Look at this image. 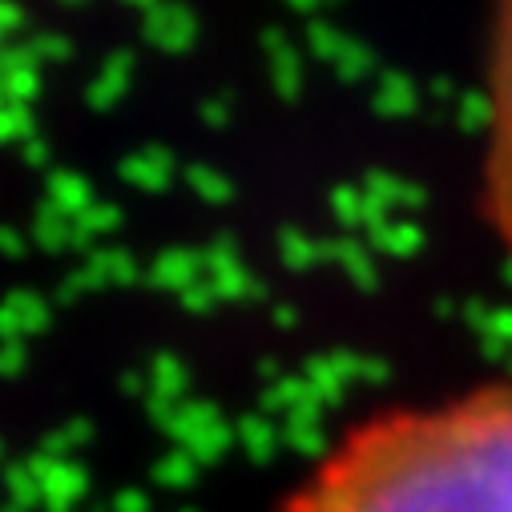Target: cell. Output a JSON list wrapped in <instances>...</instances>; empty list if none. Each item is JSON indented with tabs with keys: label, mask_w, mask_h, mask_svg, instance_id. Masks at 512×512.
<instances>
[{
	"label": "cell",
	"mask_w": 512,
	"mask_h": 512,
	"mask_svg": "<svg viewBox=\"0 0 512 512\" xmlns=\"http://www.w3.org/2000/svg\"><path fill=\"white\" fill-rule=\"evenodd\" d=\"M279 512H512V383L355 424Z\"/></svg>",
	"instance_id": "obj_1"
},
{
	"label": "cell",
	"mask_w": 512,
	"mask_h": 512,
	"mask_svg": "<svg viewBox=\"0 0 512 512\" xmlns=\"http://www.w3.org/2000/svg\"><path fill=\"white\" fill-rule=\"evenodd\" d=\"M484 210L512 259V0H492L484 61Z\"/></svg>",
	"instance_id": "obj_2"
}]
</instances>
